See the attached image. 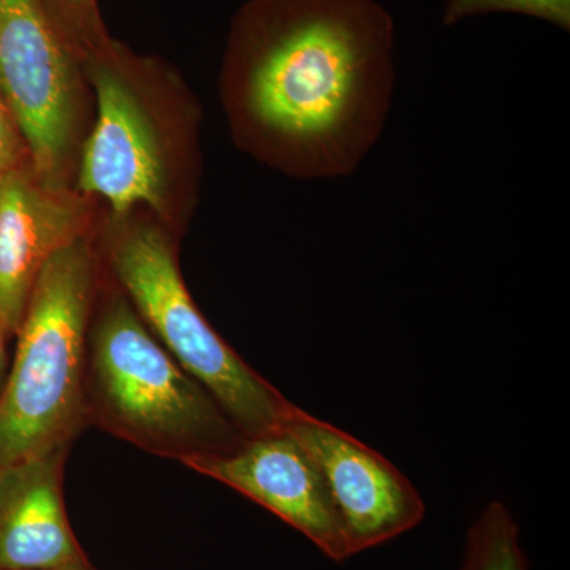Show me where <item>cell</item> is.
<instances>
[{
  "label": "cell",
  "mask_w": 570,
  "mask_h": 570,
  "mask_svg": "<svg viewBox=\"0 0 570 570\" xmlns=\"http://www.w3.org/2000/svg\"><path fill=\"white\" fill-rule=\"evenodd\" d=\"M0 94L45 183L75 189L96 99L40 0H0Z\"/></svg>",
  "instance_id": "cell-6"
},
{
  "label": "cell",
  "mask_w": 570,
  "mask_h": 570,
  "mask_svg": "<svg viewBox=\"0 0 570 570\" xmlns=\"http://www.w3.org/2000/svg\"><path fill=\"white\" fill-rule=\"evenodd\" d=\"M32 164L31 154L9 105L0 94V176L22 164Z\"/></svg>",
  "instance_id": "cell-14"
},
{
  "label": "cell",
  "mask_w": 570,
  "mask_h": 570,
  "mask_svg": "<svg viewBox=\"0 0 570 570\" xmlns=\"http://www.w3.org/2000/svg\"><path fill=\"white\" fill-rule=\"evenodd\" d=\"M13 340L10 333L0 324V393H2L3 385H6L7 376H9L11 355L9 351V343Z\"/></svg>",
  "instance_id": "cell-15"
},
{
  "label": "cell",
  "mask_w": 570,
  "mask_h": 570,
  "mask_svg": "<svg viewBox=\"0 0 570 570\" xmlns=\"http://www.w3.org/2000/svg\"><path fill=\"white\" fill-rule=\"evenodd\" d=\"M59 570H96L92 566H85V568H71V569H59Z\"/></svg>",
  "instance_id": "cell-16"
},
{
  "label": "cell",
  "mask_w": 570,
  "mask_h": 570,
  "mask_svg": "<svg viewBox=\"0 0 570 570\" xmlns=\"http://www.w3.org/2000/svg\"><path fill=\"white\" fill-rule=\"evenodd\" d=\"M102 214L88 195L45 183L31 163L0 176V324L11 337L43 266L70 243L94 236Z\"/></svg>",
  "instance_id": "cell-8"
},
{
  "label": "cell",
  "mask_w": 570,
  "mask_h": 570,
  "mask_svg": "<svg viewBox=\"0 0 570 570\" xmlns=\"http://www.w3.org/2000/svg\"><path fill=\"white\" fill-rule=\"evenodd\" d=\"M184 466L253 499L306 535L330 560L354 557L324 475L285 431L246 436L232 452Z\"/></svg>",
  "instance_id": "cell-9"
},
{
  "label": "cell",
  "mask_w": 570,
  "mask_h": 570,
  "mask_svg": "<svg viewBox=\"0 0 570 570\" xmlns=\"http://www.w3.org/2000/svg\"><path fill=\"white\" fill-rule=\"evenodd\" d=\"M62 39L85 61L100 50L111 33L108 32L99 0H40Z\"/></svg>",
  "instance_id": "cell-12"
},
{
  "label": "cell",
  "mask_w": 570,
  "mask_h": 570,
  "mask_svg": "<svg viewBox=\"0 0 570 570\" xmlns=\"http://www.w3.org/2000/svg\"><path fill=\"white\" fill-rule=\"evenodd\" d=\"M70 444L0 469V570L91 566L71 530L63 502Z\"/></svg>",
  "instance_id": "cell-10"
},
{
  "label": "cell",
  "mask_w": 570,
  "mask_h": 570,
  "mask_svg": "<svg viewBox=\"0 0 570 570\" xmlns=\"http://www.w3.org/2000/svg\"><path fill=\"white\" fill-rule=\"evenodd\" d=\"M82 63L96 116L75 189L107 212L145 209L184 236L204 176L200 100L170 62L115 37Z\"/></svg>",
  "instance_id": "cell-2"
},
{
  "label": "cell",
  "mask_w": 570,
  "mask_h": 570,
  "mask_svg": "<svg viewBox=\"0 0 570 570\" xmlns=\"http://www.w3.org/2000/svg\"><path fill=\"white\" fill-rule=\"evenodd\" d=\"M100 272L86 236L52 255L37 277L0 393V469L71 445L88 428L86 337Z\"/></svg>",
  "instance_id": "cell-5"
},
{
  "label": "cell",
  "mask_w": 570,
  "mask_h": 570,
  "mask_svg": "<svg viewBox=\"0 0 570 570\" xmlns=\"http://www.w3.org/2000/svg\"><path fill=\"white\" fill-rule=\"evenodd\" d=\"M395 37L379 0H246L219 71L236 148L298 181L354 175L387 126Z\"/></svg>",
  "instance_id": "cell-1"
},
{
  "label": "cell",
  "mask_w": 570,
  "mask_h": 570,
  "mask_svg": "<svg viewBox=\"0 0 570 570\" xmlns=\"http://www.w3.org/2000/svg\"><path fill=\"white\" fill-rule=\"evenodd\" d=\"M92 239L104 268L149 332L238 430L247 438L283 431L295 404L247 365L198 309L179 265L183 236L145 209H104Z\"/></svg>",
  "instance_id": "cell-4"
},
{
  "label": "cell",
  "mask_w": 570,
  "mask_h": 570,
  "mask_svg": "<svg viewBox=\"0 0 570 570\" xmlns=\"http://www.w3.org/2000/svg\"><path fill=\"white\" fill-rule=\"evenodd\" d=\"M461 570H528L519 527L502 502H491L472 523Z\"/></svg>",
  "instance_id": "cell-11"
},
{
  "label": "cell",
  "mask_w": 570,
  "mask_h": 570,
  "mask_svg": "<svg viewBox=\"0 0 570 570\" xmlns=\"http://www.w3.org/2000/svg\"><path fill=\"white\" fill-rule=\"evenodd\" d=\"M490 13L523 14L570 31V0H449L442 22L455 26L468 18Z\"/></svg>",
  "instance_id": "cell-13"
},
{
  "label": "cell",
  "mask_w": 570,
  "mask_h": 570,
  "mask_svg": "<svg viewBox=\"0 0 570 570\" xmlns=\"http://www.w3.org/2000/svg\"><path fill=\"white\" fill-rule=\"evenodd\" d=\"M283 431L317 464L354 553L417 527L425 502L411 480L377 450L296 406Z\"/></svg>",
  "instance_id": "cell-7"
},
{
  "label": "cell",
  "mask_w": 570,
  "mask_h": 570,
  "mask_svg": "<svg viewBox=\"0 0 570 570\" xmlns=\"http://www.w3.org/2000/svg\"><path fill=\"white\" fill-rule=\"evenodd\" d=\"M82 395L88 428L181 464L224 455L246 438L149 332L104 265L86 337Z\"/></svg>",
  "instance_id": "cell-3"
}]
</instances>
